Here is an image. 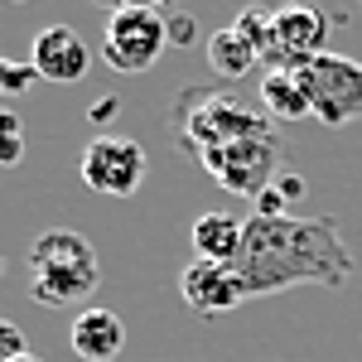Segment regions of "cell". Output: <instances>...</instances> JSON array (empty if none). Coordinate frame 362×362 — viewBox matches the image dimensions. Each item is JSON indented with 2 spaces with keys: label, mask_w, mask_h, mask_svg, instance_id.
<instances>
[{
  "label": "cell",
  "mask_w": 362,
  "mask_h": 362,
  "mask_svg": "<svg viewBox=\"0 0 362 362\" xmlns=\"http://www.w3.org/2000/svg\"><path fill=\"white\" fill-rule=\"evenodd\" d=\"M102 285L97 247L73 227H49L29 247V300L44 309H63L73 300H92Z\"/></svg>",
  "instance_id": "obj_2"
},
{
  "label": "cell",
  "mask_w": 362,
  "mask_h": 362,
  "mask_svg": "<svg viewBox=\"0 0 362 362\" xmlns=\"http://www.w3.org/2000/svg\"><path fill=\"white\" fill-rule=\"evenodd\" d=\"M29 353V338L20 324H10V319H0V362H15Z\"/></svg>",
  "instance_id": "obj_18"
},
{
  "label": "cell",
  "mask_w": 362,
  "mask_h": 362,
  "mask_svg": "<svg viewBox=\"0 0 362 362\" xmlns=\"http://www.w3.org/2000/svg\"><path fill=\"white\" fill-rule=\"evenodd\" d=\"M169 44V20L155 10H112L107 34H102V54L116 73H150L155 58Z\"/></svg>",
  "instance_id": "obj_7"
},
{
  "label": "cell",
  "mask_w": 362,
  "mask_h": 362,
  "mask_svg": "<svg viewBox=\"0 0 362 362\" xmlns=\"http://www.w3.org/2000/svg\"><path fill=\"white\" fill-rule=\"evenodd\" d=\"M15 362H44V358H34V353H25V358H15Z\"/></svg>",
  "instance_id": "obj_22"
},
{
  "label": "cell",
  "mask_w": 362,
  "mask_h": 362,
  "mask_svg": "<svg viewBox=\"0 0 362 362\" xmlns=\"http://www.w3.org/2000/svg\"><path fill=\"white\" fill-rule=\"evenodd\" d=\"M261 107L271 121H300L309 116V87L300 68H271L261 78Z\"/></svg>",
  "instance_id": "obj_13"
},
{
  "label": "cell",
  "mask_w": 362,
  "mask_h": 362,
  "mask_svg": "<svg viewBox=\"0 0 362 362\" xmlns=\"http://www.w3.org/2000/svg\"><path fill=\"white\" fill-rule=\"evenodd\" d=\"M174 136L184 145V155L203 160V155H213L223 145L271 136V116L242 107L223 87H184L179 107H174Z\"/></svg>",
  "instance_id": "obj_3"
},
{
  "label": "cell",
  "mask_w": 362,
  "mask_h": 362,
  "mask_svg": "<svg viewBox=\"0 0 362 362\" xmlns=\"http://www.w3.org/2000/svg\"><path fill=\"white\" fill-rule=\"evenodd\" d=\"M169 44H179V49L198 44V25L189 20V15H169Z\"/></svg>",
  "instance_id": "obj_19"
},
{
  "label": "cell",
  "mask_w": 362,
  "mask_h": 362,
  "mask_svg": "<svg viewBox=\"0 0 362 362\" xmlns=\"http://www.w3.org/2000/svg\"><path fill=\"white\" fill-rule=\"evenodd\" d=\"M29 63L49 83H83L87 73H92V49H87V39L73 25H49L34 39Z\"/></svg>",
  "instance_id": "obj_10"
},
{
  "label": "cell",
  "mask_w": 362,
  "mask_h": 362,
  "mask_svg": "<svg viewBox=\"0 0 362 362\" xmlns=\"http://www.w3.org/2000/svg\"><path fill=\"white\" fill-rule=\"evenodd\" d=\"M237 280L256 295H276L290 285H348L358 261L338 232V218H247V237H242V256H237Z\"/></svg>",
  "instance_id": "obj_1"
},
{
  "label": "cell",
  "mask_w": 362,
  "mask_h": 362,
  "mask_svg": "<svg viewBox=\"0 0 362 362\" xmlns=\"http://www.w3.org/2000/svg\"><path fill=\"white\" fill-rule=\"evenodd\" d=\"M68 348L83 362H116L126 353V324H121V314L102 309V305L78 309V319L68 324Z\"/></svg>",
  "instance_id": "obj_11"
},
{
  "label": "cell",
  "mask_w": 362,
  "mask_h": 362,
  "mask_svg": "<svg viewBox=\"0 0 362 362\" xmlns=\"http://www.w3.org/2000/svg\"><path fill=\"white\" fill-rule=\"evenodd\" d=\"M179 295H184V305L194 309V314H203V319L247 305V290H242L237 271H232V266H213V261H189L184 276H179Z\"/></svg>",
  "instance_id": "obj_9"
},
{
  "label": "cell",
  "mask_w": 362,
  "mask_h": 362,
  "mask_svg": "<svg viewBox=\"0 0 362 362\" xmlns=\"http://www.w3.org/2000/svg\"><path fill=\"white\" fill-rule=\"evenodd\" d=\"M324 44H329V15L324 10H314L305 0H290V5L271 10V39H266L271 68H305L319 54H329Z\"/></svg>",
  "instance_id": "obj_8"
},
{
  "label": "cell",
  "mask_w": 362,
  "mask_h": 362,
  "mask_svg": "<svg viewBox=\"0 0 362 362\" xmlns=\"http://www.w3.org/2000/svg\"><path fill=\"white\" fill-rule=\"evenodd\" d=\"M25 160V121L15 107H0V169H15Z\"/></svg>",
  "instance_id": "obj_16"
},
{
  "label": "cell",
  "mask_w": 362,
  "mask_h": 362,
  "mask_svg": "<svg viewBox=\"0 0 362 362\" xmlns=\"http://www.w3.org/2000/svg\"><path fill=\"white\" fill-rule=\"evenodd\" d=\"M300 73L309 87V116H319L324 126H348L362 116V63L343 54H319Z\"/></svg>",
  "instance_id": "obj_5"
},
{
  "label": "cell",
  "mask_w": 362,
  "mask_h": 362,
  "mask_svg": "<svg viewBox=\"0 0 362 362\" xmlns=\"http://www.w3.org/2000/svg\"><path fill=\"white\" fill-rule=\"evenodd\" d=\"M10 5H29V0H10Z\"/></svg>",
  "instance_id": "obj_23"
},
{
  "label": "cell",
  "mask_w": 362,
  "mask_h": 362,
  "mask_svg": "<svg viewBox=\"0 0 362 362\" xmlns=\"http://www.w3.org/2000/svg\"><path fill=\"white\" fill-rule=\"evenodd\" d=\"M194 261H213V266H237L242 256V237H247V218L232 213H203L194 218Z\"/></svg>",
  "instance_id": "obj_12"
},
{
  "label": "cell",
  "mask_w": 362,
  "mask_h": 362,
  "mask_svg": "<svg viewBox=\"0 0 362 362\" xmlns=\"http://www.w3.org/2000/svg\"><path fill=\"white\" fill-rule=\"evenodd\" d=\"M83 184L92 194L102 198H131L145 184V174H150V155H145V145L131 136H97L92 145L83 150Z\"/></svg>",
  "instance_id": "obj_6"
},
{
  "label": "cell",
  "mask_w": 362,
  "mask_h": 362,
  "mask_svg": "<svg viewBox=\"0 0 362 362\" xmlns=\"http://www.w3.org/2000/svg\"><path fill=\"white\" fill-rule=\"evenodd\" d=\"M34 83H39L34 63H20V58H0V97H25Z\"/></svg>",
  "instance_id": "obj_17"
},
{
  "label": "cell",
  "mask_w": 362,
  "mask_h": 362,
  "mask_svg": "<svg viewBox=\"0 0 362 362\" xmlns=\"http://www.w3.org/2000/svg\"><path fill=\"white\" fill-rule=\"evenodd\" d=\"M198 165L213 174V184H218V189L242 194V198H251V203H256V198H261L280 179V145H276V136L237 140V145H223V150L203 155Z\"/></svg>",
  "instance_id": "obj_4"
},
{
  "label": "cell",
  "mask_w": 362,
  "mask_h": 362,
  "mask_svg": "<svg viewBox=\"0 0 362 362\" xmlns=\"http://www.w3.org/2000/svg\"><path fill=\"white\" fill-rule=\"evenodd\" d=\"M102 5H112V10H160L169 0H102Z\"/></svg>",
  "instance_id": "obj_20"
},
{
  "label": "cell",
  "mask_w": 362,
  "mask_h": 362,
  "mask_svg": "<svg viewBox=\"0 0 362 362\" xmlns=\"http://www.w3.org/2000/svg\"><path fill=\"white\" fill-rule=\"evenodd\" d=\"M116 107H121L116 97H102V102L92 107V121H97V126H107V121H112V116H116Z\"/></svg>",
  "instance_id": "obj_21"
},
{
  "label": "cell",
  "mask_w": 362,
  "mask_h": 362,
  "mask_svg": "<svg viewBox=\"0 0 362 362\" xmlns=\"http://www.w3.org/2000/svg\"><path fill=\"white\" fill-rule=\"evenodd\" d=\"M256 63H261V54L251 49L247 39H237L232 29H218V34L208 39V68H213L223 83H237V78H247Z\"/></svg>",
  "instance_id": "obj_14"
},
{
  "label": "cell",
  "mask_w": 362,
  "mask_h": 362,
  "mask_svg": "<svg viewBox=\"0 0 362 362\" xmlns=\"http://www.w3.org/2000/svg\"><path fill=\"white\" fill-rule=\"evenodd\" d=\"M227 29H232L237 39H247L251 49L261 54V63H266V39H271V10H266V5H247Z\"/></svg>",
  "instance_id": "obj_15"
}]
</instances>
